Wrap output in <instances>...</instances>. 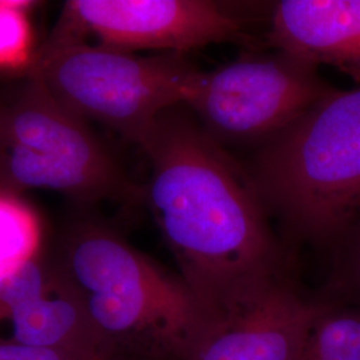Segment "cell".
<instances>
[{"instance_id": "6da1fadb", "label": "cell", "mask_w": 360, "mask_h": 360, "mask_svg": "<svg viewBox=\"0 0 360 360\" xmlns=\"http://www.w3.org/2000/svg\"><path fill=\"white\" fill-rule=\"evenodd\" d=\"M138 146L151 165L142 198L210 319L285 276L282 245L251 175L188 108L162 112Z\"/></svg>"}, {"instance_id": "7a4b0ae2", "label": "cell", "mask_w": 360, "mask_h": 360, "mask_svg": "<svg viewBox=\"0 0 360 360\" xmlns=\"http://www.w3.org/2000/svg\"><path fill=\"white\" fill-rule=\"evenodd\" d=\"M52 262L112 359H193L211 319L180 275L94 221L65 232Z\"/></svg>"}, {"instance_id": "3957f363", "label": "cell", "mask_w": 360, "mask_h": 360, "mask_svg": "<svg viewBox=\"0 0 360 360\" xmlns=\"http://www.w3.org/2000/svg\"><path fill=\"white\" fill-rule=\"evenodd\" d=\"M250 175L297 242L339 240L360 214V89L335 90L264 143Z\"/></svg>"}, {"instance_id": "277c9868", "label": "cell", "mask_w": 360, "mask_h": 360, "mask_svg": "<svg viewBox=\"0 0 360 360\" xmlns=\"http://www.w3.org/2000/svg\"><path fill=\"white\" fill-rule=\"evenodd\" d=\"M1 98L0 175L8 191L47 188L83 202L142 198L87 122L55 101L37 77L28 74Z\"/></svg>"}, {"instance_id": "5b68a950", "label": "cell", "mask_w": 360, "mask_h": 360, "mask_svg": "<svg viewBox=\"0 0 360 360\" xmlns=\"http://www.w3.org/2000/svg\"><path fill=\"white\" fill-rule=\"evenodd\" d=\"M199 72L180 53L141 56L84 41L44 46L28 68L67 110L136 144L162 112L187 103Z\"/></svg>"}, {"instance_id": "8992f818", "label": "cell", "mask_w": 360, "mask_h": 360, "mask_svg": "<svg viewBox=\"0 0 360 360\" xmlns=\"http://www.w3.org/2000/svg\"><path fill=\"white\" fill-rule=\"evenodd\" d=\"M334 91L316 65L279 51L200 70L184 107L218 143L264 144Z\"/></svg>"}, {"instance_id": "52a82bcc", "label": "cell", "mask_w": 360, "mask_h": 360, "mask_svg": "<svg viewBox=\"0 0 360 360\" xmlns=\"http://www.w3.org/2000/svg\"><path fill=\"white\" fill-rule=\"evenodd\" d=\"M84 34L101 46L180 53L210 44L245 40L233 13L207 0H70L59 25L44 46L83 41Z\"/></svg>"}, {"instance_id": "ba28073f", "label": "cell", "mask_w": 360, "mask_h": 360, "mask_svg": "<svg viewBox=\"0 0 360 360\" xmlns=\"http://www.w3.org/2000/svg\"><path fill=\"white\" fill-rule=\"evenodd\" d=\"M333 306L300 294L287 276L211 319L191 360H296Z\"/></svg>"}, {"instance_id": "9c48e42d", "label": "cell", "mask_w": 360, "mask_h": 360, "mask_svg": "<svg viewBox=\"0 0 360 360\" xmlns=\"http://www.w3.org/2000/svg\"><path fill=\"white\" fill-rule=\"evenodd\" d=\"M271 43L360 83V0H282L271 15Z\"/></svg>"}, {"instance_id": "30bf717a", "label": "cell", "mask_w": 360, "mask_h": 360, "mask_svg": "<svg viewBox=\"0 0 360 360\" xmlns=\"http://www.w3.org/2000/svg\"><path fill=\"white\" fill-rule=\"evenodd\" d=\"M50 285L13 309L11 339L32 347L50 348L86 358L112 360L80 300L53 264Z\"/></svg>"}, {"instance_id": "8fae6325", "label": "cell", "mask_w": 360, "mask_h": 360, "mask_svg": "<svg viewBox=\"0 0 360 360\" xmlns=\"http://www.w3.org/2000/svg\"><path fill=\"white\" fill-rule=\"evenodd\" d=\"M41 226L19 193L0 191V278L40 255Z\"/></svg>"}, {"instance_id": "7c38bea8", "label": "cell", "mask_w": 360, "mask_h": 360, "mask_svg": "<svg viewBox=\"0 0 360 360\" xmlns=\"http://www.w3.org/2000/svg\"><path fill=\"white\" fill-rule=\"evenodd\" d=\"M296 360H360V314L334 306L312 326Z\"/></svg>"}, {"instance_id": "4fadbf2b", "label": "cell", "mask_w": 360, "mask_h": 360, "mask_svg": "<svg viewBox=\"0 0 360 360\" xmlns=\"http://www.w3.org/2000/svg\"><path fill=\"white\" fill-rule=\"evenodd\" d=\"M32 1L0 0V70H28L32 63V35L27 10Z\"/></svg>"}, {"instance_id": "5bb4252c", "label": "cell", "mask_w": 360, "mask_h": 360, "mask_svg": "<svg viewBox=\"0 0 360 360\" xmlns=\"http://www.w3.org/2000/svg\"><path fill=\"white\" fill-rule=\"evenodd\" d=\"M53 276L51 262L41 255L32 259L20 269L0 278V324L7 322L13 309L27 300L41 294Z\"/></svg>"}, {"instance_id": "9a60e30c", "label": "cell", "mask_w": 360, "mask_h": 360, "mask_svg": "<svg viewBox=\"0 0 360 360\" xmlns=\"http://www.w3.org/2000/svg\"><path fill=\"white\" fill-rule=\"evenodd\" d=\"M0 360H99L50 348L32 347L13 340L0 342Z\"/></svg>"}, {"instance_id": "2e32d148", "label": "cell", "mask_w": 360, "mask_h": 360, "mask_svg": "<svg viewBox=\"0 0 360 360\" xmlns=\"http://www.w3.org/2000/svg\"><path fill=\"white\" fill-rule=\"evenodd\" d=\"M349 276L352 283L360 290V224L359 230L354 239L352 248H351V257H349Z\"/></svg>"}, {"instance_id": "e0dca14e", "label": "cell", "mask_w": 360, "mask_h": 360, "mask_svg": "<svg viewBox=\"0 0 360 360\" xmlns=\"http://www.w3.org/2000/svg\"><path fill=\"white\" fill-rule=\"evenodd\" d=\"M0 191H8V190L6 188V186H4V183H3L1 175H0ZM8 193H11V191H8Z\"/></svg>"}, {"instance_id": "ac0fdd59", "label": "cell", "mask_w": 360, "mask_h": 360, "mask_svg": "<svg viewBox=\"0 0 360 360\" xmlns=\"http://www.w3.org/2000/svg\"><path fill=\"white\" fill-rule=\"evenodd\" d=\"M1 103H3V98L0 96V108H1Z\"/></svg>"}]
</instances>
